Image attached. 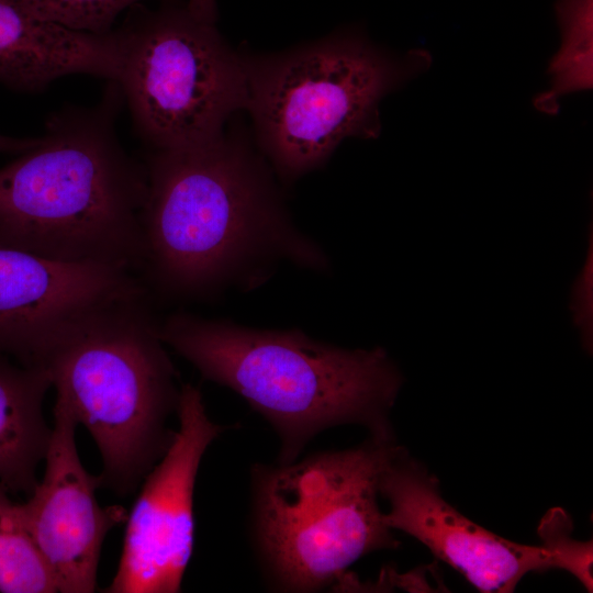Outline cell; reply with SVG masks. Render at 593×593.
Here are the masks:
<instances>
[{
	"mask_svg": "<svg viewBox=\"0 0 593 593\" xmlns=\"http://www.w3.org/2000/svg\"><path fill=\"white\" fill-rule=\"evenodd\" d=\"M233 119L208 141L146 155L139 276L166 296L259 282L278 261L328 266L291 221L254 137Z\"/></svg>",
	"mask_w": 593,
	"mask_h": 593,
	"instance_id": "6da1fadb",
	"label": "cell"
},
{
	"mask_svg": "<svg viewBox=\"0 0 593 593\" xmlns=\"http://www.w3.org/2000/svg\"><path fill=\"white\" fill-rule=\"evenodd\" d=\"M123 102L108 80L96 105L54 112L38 144L0 168V247L139 276L147 177L116 134Z\"/></svg>",
	"mask_w": 593,
	"mask_h": 593,
	"instance_id": "7a4b0ae2",
	"label": "cell"
},
{
	"mask_svg": "<svg viewBox=\"0 0 593 593\" xmlns=\"http://www.w3.org/2000/svg\"><path fill=\"white\" fill-rule=\"evenodd\" d=\"M166 347L209 381L240 395L279 438L278 463L296 460L320 433L359 424L391 436L403 376L380 348L348 349L299 329H259L176 312L158 321Z\"/></svg>",
	"mask_w": 593,
	"mask_h": 593,
	"instance_id": "3957f363",
	"label": "cell"
},
{
	"mask_svg": "<svg viewBox=\"0 0 593 593\" xmlns=\"http://www.w3.org/2000/svg\"><path fill=\"white\" fill-rule=\"evenodd\" d=\"M400 447L394 435H370L354 448L251 467L250 536L271 589H343L354 562L400 545L378 501L381 473Z\"/></svg>",
	"mask_w": 593,
	"mask_h": 593,
	"instance_id": "277c9868",
	"label": "cell"
},
{
	"mask_svg": "<svg viewBox=\"0 0 593 593\" xmlns=\"http://www.w3.org/2000/svg\"><path fill=\"white\" fill-rule=\"evenodd\" d=\"M63 405L93 438L100 488L132 494L175 430L181 384L147 296L99 311L74 326L41 362Z\"/></svg>",
	"mask_w": 593,
	"mask_h": 593,
	"instance_id": "5b68a950",
	"label": "cell"
},
{
	"mask_svg": "<svg viewBox=\"0 0 593 593\" xmlns=\"http://www.w3.org/2000/svg\"><path fill=\"white\" fill-rule=\"evenodd\" d=\"M240 54L255 143L284 182L322 167L345 138L377 137L381 100L430 65L427 52L396 55L358 29Z\"/></svg>",
	"mask_w": 593,
	"mask_h": 593,
	"instance_id": "8992f818",
	"label": "cell"
},
{
	"mask_svg": "<svg viewBox=\"0 0 593 593\" xmlns=\"http://www.w3.org/2000/svg\"><path fill=\"white\" fill-rule=\"evenodd\" d=\"M119 85L133 125L150 150L180 148L219 135L245 111L240 51L215 23L178 0L138 3L113 29Z\"/></svg>",
	"mask_w": 593,
	"mask_h": 593,
	"instance_id": "52a82bcc",
	"label": "cell"
},
{
	"mask_svg": "<svg viewBox=\"0 0 593 593\" xmlns=\"http://www.w3.org/2000/svg\"><path fill=\"white\" fill-rule=\"evenodd\" d=\"M178 428L127 512L122 555L108 593H177L194 546L193 494L202 458L227 428L208 415L200 389L181 384Z\"/></svg>",
	"mask_w": 593,
	"mask_h": 593,
	"instance_id": "ba28073f",
	"label": "cell"
},
{
	"mask_svg": "<svg viewBox=\"0 0 593 593\" xmlns=\"http://www.w3.org/2000/svg\"><path fill=\"white\" fill-rule=\"evenodd\" d=\"M379 493L389 503L383 521L390 529L416 538L480 592H513L529 572L570 569L550 542L516 544L461 515L443 497L438 480L403 447L382 471Z\"/></svg>",
	"mask_w": 593,
	"mask_h": 593,
	"instance_id": "9c48e42d",
	"label": "cell"
},
{
	"mask_svg": "<svg viewBox=\"0 0 593 593\" xmlns=\"http://www.w3.org/2000/svg\"><path fill=\"white\" fill-rule=\"evenodd\" d=\"M145 296L144 282L126 268L65 262L0 247V355L40 366L86 317Z\"/></svg>",
	"mask_w": 593,
	"mask_h": 593,
	"instance_id": "30bf717a",
	"label": "cell"
},
{
	"mask_svg": "<svg viewBox=\"0 0 593 593\" xmlns=\"http://www.w3.org/2000/svg\"><path fill=\"white\" fill-rule=\"evenodd\" d=\"M45 472L29 500L20 504L26 528L48 563L61 593H91L102 544L126 521L121 505L100 506L99 475L82 466L76 447L77 423L55 402Z\"/></svg>",
	"mask_w": 593,
	"mask_h": 593,
	"instance_id": "8fae6325",
	"label": "cell"
},
{
	"mask_svg": "<svg viewBox=\"0 0 593 593\" xmlns=\"http://www.w3.org/2000/svg\"><path fill=\"white\" fill-rule=\"evenodd\" d=\"M118 47L113 31H74L30 12L16 0H0V83L41 92L68 75L115 80Z\"/></svg>",
	"mask_w": 593,
	"mask_h": 593,
	"instance_id": "7c38bea8",
	"label": "cell"
},
{
	"mask_svg": "<svg viewBox=\"0 0 593 593\" xmlns=\"http://www.w3.org/2000/svg\"><path fill=\"white\" fill-rule=\"evenodd\" d=\"M49 388L44 367L14 365L0 355V483L9 492L29 496L37 484L53 432L43 414Z\"/></svg>",
	"mask_w": 593,
	"mask_h": 593,
	"instance_id": "4fadbf2b",
	"label": "cell"
},
{
	"mask_svg": "<svg viewBox=\"0 0 593 593\" xmlns=\"http://www.w3.org/2000/svg\"><path fill=\"white\" fill-rule=\"evenodd\" d=\"M0 483V592L53 593L55 577L30 535L21 505Z\"/></svg>",
	"mask_w": 593,
	"mask_h": 593,
	"instance_id": "5bb4252c",
	"label": "cell"
},
{
	"mask_svg": "<svg viewBox=\"0 0 593 593\" xmlns=\"http://www.w3.org/2000/svg\"><path fill=\"white\" fill-rule=\"evenodd\" d=\"M557 14L562 44L550 67L552 89L538 101L545 111L559 96L592 85L593 0H559Z\"/></svg>",
	"mask_w": 593,
	"mask_h": 593,
	"instance_id": "9a60e30c",
	"label": "cell"
},
{
	"mask_svg": "<svg viewBox=\"0 0 593 593\" xmlns=\"http://www.w3.org/2000/svg\"><path fill=\"white\" fill-rule=\"evenodd\" d=\"M33 14L60 26L108 34L119 15L146 0H16ZM161 1V0H159Z\"/></svg>",
	"mask_w": 593,
	"mask_h": 593,
	"instance_id": "2e32d148",
	"label": "cell"
},
{
	"mask_svg": "<svg viewBox=\"0 0 593 593\" xmlns=\"http://www.w3.org/2000/svg\"><path fill=\"white\" fill-rule=\"evenodd\" d=\"M592 230L589 233L588 254L583 267L573 281L570 309L572 320L580 333L583 348L592 351L593 345V242Z\"/></svg>",
	"mask_w": 593,
	"mask_h": 593,
	"instance_id": "e0dca14e",
	"label": "cell"
},
{
	"mask_svg": "<svg viewBox=\"0 0 593 593\" xmlns=\"http://www.w3.org/2000/svg\"><path fill=\"white\" fill-rule=\"evenodd\" d=\"M41 137H11L0 134V153L21 154L38 144Z\"/></svg>",
	"mask_w": 593,
	"mask_h": 593,
	"instance_id": "ac0fdd59",
	"label": "cell"
},
{
	"mask_svg": "<svg viewBox=\"0 0 593 593\" xmlns=\"http://www.w3.org/2000/svg\"><path fill=\"white\" fill-rule=\"evenodd\" d=\"M187 7L197 18L215 23L217 18L215 0H188Z\"/></svg>",
	"mask_w": 593,
	"mask_h": 593,
	"instance_id": "d6986e66",
	"label": "cell"
}]
</instances>
